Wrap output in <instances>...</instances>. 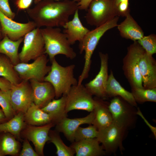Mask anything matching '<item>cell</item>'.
<instances>
[{"mask_svg": "<svg viewBox=\"0 0 156 156\" xmlns=\"http://www.w3.org/2000/svg\"><path fill=\"white\" fill-rule=\"evenodd\" d=\"M93 0H80L77 2L79 10H86L90 2Z\"/></svg>", "mask_w": 156, "mask_h": 156, "instance_id": "cell-41", "label": "cell"}, {"mask_svg": "<svg viewBox=\"0 0 156 156\" xmlns=\"http://www.w3.org/2000/svg\"><path fill=\"white\" fill-rule=\"evenodd\" d=\"M136 114L139 116H140L144 120L146 124L150 128L151 131L153 133V134L154 136L156 138V127H153L151 125L148 121L144 117V116L142 114L141 111L140 109L138 108V111L136 112Z\"/></svg>", "mask_w": 156, "mask_h": 156, "instance_id": "cell-40", "label": "cell"}, {"mask_svg": "<svg viewBox=\"0 0 156 156\" xmlns=\"http://www.w3.org/2000/svg\"><path fill=\"white\" fill-rule=\"evenodd\" d=\"M19 57L20 62L27 63L44 54V43L40 28L36 27L24 36Z\"/></svg>", "mask_w": 156, "mask_h": 156, "instance_id": "cell-8", "label": "cell"}, {"mask_svg": "<svg viewBox=\"0 0 156 156\" xmlns=\"http://www.w3.org/2000/svg\"><path fill=\"white\" fill-rule=\"evenodd\" d=\"M94 116L93 111L83 117L72 119L66 117L56 125L55 130L63 133L68 140L73 142H74V134L78 128L83 124H92Z\"/></svg>", "mask_w": 156, "mask_h": 156, "instance_id": "cell-17", "label": "cell"}, {"mask_svg": "<svg viewBox=\"0 0 156 156\" xmlns=\"http://www.w3.org/2000/svg\"><path fill=\"white\" fill-rule=\"evenodd\" d=\"M24 118L25 122L33 126H41L53 122L50 115L34 102L25 113Z\"/></svg>", "mask_w": 156, "mask_h": 156, "instance_id": "cell-25", "label": "cell"}, {"mask_svg": "<svg viewBox=\"0 0 156 156\" xmlns=\"http://www.w3.org/2000/svg\"><path fill=\"white\" fill-rule=\"evenodd\" d=\"M43 0H34V3L35 4H36L40 1ZM56 0V1H59V0ZM74 1H75L76 2H78L80 0H73Z\"/></svg>", "mask_w": 156, "mask_h": 156, "instance_id": "cell-43", "label": "cell"}, {"mask_svg": "<svg viewBox=\"0 0 156 156\" xmlns=\"http://www.w3.org/2000/svg\"><path fill=\"white\" fill-rule=\"evenodd\" d=\"M119 18L118 16H116L104 24L90 31L79 42L80 53L85 52V62L82 72L78 78V84H81L84 80L88 77L92 56L100 39L108 30L117 26Z\"/></svg>", "mask_w": 156, "mask_h": 156, "instance_id": "cell-2", "label": "cell"}, {"mask_svg": "<svg viewBox=\"0 0 156 156\" xmlns=\"http://www.w3.org/2000/svg\"><path fill=\"white\" fill-rule=\"evenodd\" d=\"M10 90L4 91L0 89V105L7 120L13 118L16 114L11 103Z\"/></svg>", "mask_w": 156, "mask_h": 156, "instance_id": "cell-32", "label": "cell"}, {"mask_svg": "<svg viewBox=\"0 0 156 156\" xmlns=\"http://www.w3.org/2000/svg\"><path fill=\"white\" fill-rule=\"evenodd\" d=\"M1 133L0 156L17 155L19 148L18 142L11 134L5 132Z\"/></svg>", "mask_w": 156, "mask_h": 156, "instance_id": "cell-28", "label": "cell"}, {"mask_svg": "<svg viewBox=\"0 0 156 156\" xmlns=\"http://www.w3.org/2000/svg\"><path fill=\"white\" fill-rule=\"evenodd\" d=\"M106 92L107 96H119L131 105L135 106L137 105L136 102L132 93L126 90L121 86L115 78L112 70L108 76Z\"/></svg>", "mask_w": 156, "mask_h": 156, "instance_id": "cell-23", "label": "cell"}, {"mask_svg": "<svg viewBox=\"0 0 156 156\" xmlns=\"http://www.w3.org/2000/svg\"><path fill=\"white\" fill-rule=\"evenodd\" d=\"M0 11L6 16L13 20L16 14L11 10L9 0H0Z\"/></svg>", "mask_w": 156, "mask_h": 156, "instance_id": "cell-35", "label": "cell"}, {"mask_svg": "<svg viewBox=\"0 0 156 156\" xmlns=\"http://www.w3.org/2000/svg\"><path fill=\"white\" fill-rule=\"evenodd\" d=\"M124 0H115V2L116 5V6L120 2Z\"/></svg>", "mask_w": 156, "mask_h": 156, "instance_id": "cell-44", "label": "cell"}, {"mask_svg": "<svg viewBox=\"0 0 156 156\" xmlns=\"http://www.w3.org/2000/svg\"><path fill=\"white\" fill-rule=\"evenodd\" d=\"M0 77L5 78L12 84L18 83L21 81L10 59L1 54H0Z\"/></svg>", "mask_w": 156, "mask_h": 156, "instance_id": "cell-29", "label": "cell"}, {"mask_svg": "<svg viewBox=\"0 0 156 156\" xmlns=\"http://www.w3.org/2000/svg\"><path fill=\"white\" fill-rule=\"evenodd\" d=\"M118 16H126L130 13L129 0H125L119 3L116 6Z\"/></svg>", "mask_w": 156, "mask_h": 156, "instance_id": "cell-37", "label": "cell"}, {"mask_svg": "<svg viewBox=\"0 0 156 156\" xmlns=\"http://www.w3.org/2000/svg\"><path fill=\"white\" fill-rule=\"evenodd\" d=\"M40 30L44 42V54L49 56L51 61L59 54L65 55L71 60L76 57V53L60 28L46 27Z\"/></svg>", "mask_w": 156, "mask_h": 156, "instance_id": "cell-3", "label": "cell"}, {"mask_svg": "<svg viewBox=\"0 0 156 156\" xmlns=\"http://www.w3.org/2000/svg\"><path fill=\"white\" fill-rule=\"evenodd\" d=\"M49 135L50 141L55 146L56 154L58 156H73L75 154V151L70 146H67L61 139L59 132L56 130H50Z\"/></svg>", "mask_w": 156, "mask_h": 156, "instance_id": "cell-30", "label": "cell"}, {"mask_svg": "<svg viewBox=\"0 0 156 156\" xmlns=\"http://www.w3.org/2000/svg\"><path fill=\"white\" fill-rule=\"evenodd\" d=\"M55 125L53 122L39 126L29 125L24 130L23 134L25 137L32 142L39 156H44V145L50 140L49 131Z\"/></svg>", "mask_w": 156, "mask_h": 156, "instance_id": "cell-14", "label": "cell"}, {"mask_svg": "<svg viewBox=\"0 0 156 156\" xmlns=\"http://www.w3.org/2000/svg\"><path fill=\"white\" fill-rule=\"evenodd\" d=\"M145 52L137 41H134L127 48V54L123 59L122 68L131 88H144L139 64Z\"/></svg>", "mask_w": 156, "mask_h": 156, "instance_id": "cell-5", "label": "cell"}, {"mask_svg": "<svg viewBox=\"0 0 156 156\" xmlns=\"http://www.w3.org/2000/svg\"><path fill=\"white\" fill-rule=\"evenodd\" d=\"M7 121L4 113L2 109H0V123Z\"/></svg>", "mask_w": 156, "mask_h": 156, "instance_id": "cell-42", "label": "cell"}, {"mask_svg": "<svg viewBox=\"0 0 156 156\" xmlns=\"http://www.w3.org/2000/svg\"><path fill=\"white\" fill-rule=\"evenodd\" d=\"M108 107L113 121L122 124L127 127L129 125L131 113L120 98L114 97Z\"/></svg>", "mask_w": 156, "mask_h": 156, "instance_id": "cell-21", "label": "cell"}, {"mask_svg": "<svg viewBox=\"0 0 156 156\" xmlns=\"http://www.w3.org/2000/svg\"><path fill=\"white\" fill-rule=\"evenodd\" d=\"M94 99V106L93 111L94 116L92 125L99 131L110 125L113 119L108 107L105 103L98 99Z\"/></svg>", "mask_w": 156, "mask_h": 156, "instance_id": "cell-22", "label": "cell"}, {"mask_svg": "<svg viewBox=\"0 0 156 156\" xmlns=\"http://www.w3.org/2000/svg\"><path fill=\"white\" fill-rule=\"evenodd\" d=\"M126 128L123 124L113 121L109 126L99 131L96 138L105 152H113L121 146Z\"/></svg>", "mask_w": 156, "mask_h": 156, "instance_id": "cell-11", "label": "cell"}, {"mask_svg": "<svg viewBox=\"0 0 156 156\" xmlns=\"http://www.w3.org/2000/svg\"><path fill=\"white\" fill-rule=\"evenodd\" d=\"M3 38V36L1 32V27L0 22V40H1Z\"/></svg>", "mask_w": 156, "mask_h": 156, "instance_id": "cell-45", "label": "cell"}, {"mask_svg": "<svg viewBox=\"0 0 156 156\" xmlns=\"http://www.w3.org/2000/svg\"><path fill=\"white\" fill-rule=\"evenodd\" d=\"M77 10V2L73 0H43L26 12L36 27L40 28L63 27Z\"/></svg>", "mask_w": 156, "mask_h": 156, "instance_id": "cell-1", "label": "cell"}, {"mask_svg": "<svg viewBox=\"0 0 156 156\" xmlns=\"http://www.w3.org/2000/svg\"><path fill=\"white\" fill-rule=\"evenodd\" d=\"M27 138L24 140L22 149L19 154L20 156H38V154L33 148Z\"/></svg>", "mask_w": 156, "mask_h": 156, "instance_id": "cell-36", "label": "cell"}, {"mask_svg": "<svg viewBox=\"0 0 156 156\" xmlns=\"http://www.w3.org/2000/svg\"><path fill=\"white\" fill-rule=\"evenodd\" d=\"M33 0H16L15 4L20 10H27L31 5Z\"/></svg>", "mask_w": 156, "mask_h": 156, "instance_id": "cell-38", "label": "cell"}, {"mask_svg": "<svg viewBox=\"0 0 156 156\" xmlns=\"http://www.w3.org/2000/svg\"><path fill=\"white\" fill-rule=\"evenodd\" d=\"M12 84L5 78L0 77V89L4 91L10 90Z\"/></svg>", "mask_w": 156, "mask_h": 156, "instance_id": "cell-39", "label": "cell"}, {"mask_svg": "<svg viewBox=\"0 0 156 156\" xmlns=\"http://www.w3.org/2000/svg\"><path fill=\"white\" fill-rule=\"evenodd\" d=\"M101 61L100 69L95 77L85 86L92 95L104 98L107 96L106 88L108 79V55L99 52Z\"/></svg>", "mask_w": 156, "mask_h": 156, "instance_id": "cell-12", "label": "cell"}, {"mask_svg": "<svg viewBox=\"0 0 156 156\" xmlns=\"http://www.w3.org/2000/svg\"><path fill=\"white\" fill-rule=\"evenodd\" d=\"M0 22L3 37L6 36L14 41L23 37L27 33L36 27L33 21L25 23L17 22L6 16L0 11Z\"/></svg>", "mask_w": 156, "mask_h": 156, "instance_id": "cell-13", "label": "cell"}, {"mask_svg": "<svg viewBox=\"0 0 156 156\" xmlns=\"http://www.w3.org/2000/svg\"><path fill=\"white\" fill-rule=\"evenodd\" d=\"M86 10L87 23L96 27L118 16L115 0H93Z\"/></svg>", "mask_w": 156, "mask_h": 156, "instance_id": "cell-6", "label": "cell"}, {"mask_svg": "<svg viewBox=\"0 0 156 156\" xmlns=\"http://www.w3.org/2000/svg\"><path fill=\"white\" fill-rule=\"evenodd\" d=\"M117 27L121 36L126 39L137 41L144 36V33L130 13L126 16L125 19Z\"/></svg>", "mask_w": 156, "mask_h": 156, "instance_id": "cell-20", "label": "cell"}, {"mask_svg": "<svg viewBox=\"0 0 156 156\" xmlns=\"http://www.w3.org/2000/svg\"><path fill=\"white\" fill-rule=\"evenodd\" d=\"M66 109L67 113L74 110L89 112L93 110L94 99L82 83L72 86L66 95Z\"/></svg>", "mask_w": 156, "mask_h": 156, "instance_id": "cell-9", "label": "cell"}, {"mask_svg": "<svg viewBox=\"0 0 156 156\" xmlns=\"http://www.w3.org/2000/svg\"><path fill=\"white\" fill-rule=\"evenodd\" d=\"M51 69L44 78V81L50 83L55 92L56 99L66 95L71 87L78 84L74 75L75 65L64 67L60 65L55 58L51 61Z\"/></svg>", "mask_w": 156, "mask_h": 156, "instance_id": "cell-4", "label": "cell"}, {"mask_svg": "<svg viewBox=\"0 0 156 156\" xmlns=\"http://www.w3.org/2000/svg\"><path fill=\"white\" fill-rule=\"evenodd\" d=\"M23 39L22 37L17 40H13L4 36L0 40V54L6 56L14 66L20 62L18 50Z\"/></svg>", "mask_w": 156, "mask_h": 156, "instance_id": "cell-26", "label": "cell"}, {"mask_svg": "<svg viewBox=\"0 0 156 156\" xmlns=\"http://www.w3.org/2000/svg\"><path fill=\"white\" fill-rule=\"evenodd\" d=\"M48 61L47 55L43 54L31 63L20 62L14 68L21 81L42 82L51 69V66L47 65Z\"/></svg>", "mask_w": 156, "mask_h": 156, "instance_id": "cell-7", "label": "cell"}, {"mask_svg": "<svg viewBox=\"0 0 156 156\" xmlns=\"http://www.w3.org/2000/svg\"><path fill=\"white\" fill-rule=\"evenodd\" d=\"M79 10L75 12L73 19L68 21L63 27V32L70 45L77 41H81L90 31L82 25L79 18Z\"/></svg>", "mask_w": 156, "mask_h": 156, "instance_id": "cell-18", "label": "cell"}, {"mask_svg": "<svg viewBox=\"0 0 156 156\" xmlns=\"http://www.w3.org/2000/svg\"><path fill=\"white\" fill-rule=\"evenodd\" d=\"M139 66L144 88H156V62L153 55L145 52L140 59Z\"/></svg>", "mask_w": 156, "mask_h": 156, "instance_id": "cell-15", "label": "cell"}, {"mask_svg": "<svg viewBox=\"0 0 156 156\" xmlns=\"http://www.w3.org/2000/svg\"><path fill=\"white\" fill-rule=\"evenodd\" d=\"M25 113H16L13 117L5 122L0 123V133H7L18 137L25 125Z\"/></svg>", "mask_w": 156, "mask_h": 156, "instance_id": "cell-27", "label": "cell"}, {"mask_svg": "<svg viewBox=\"0 0 156 156\" xmlns=\"http://www.w3.org/2000/svg\"><path fill=\"white\" fill-rule=\"evenodd\" d=\"M148 54L153 55L156 53V35L151 34L144 36L137 41Z\"/></svg>", "mask_w": 156, "mask_h": 156, "instance_id": "cell-34", "label": "cell"}, {"mask_svg": "<svg viewBox=\"0 0 156 156\" xmlns=\"http://www.w3.org/2000/svg\"><path fill=\"white\" fill-rule=\"evenodd\" d=\"M131 91L136 102H156V88L150 89L132 88Z\"/></svg>", "mask_w": 156, "mask_h": 156, "instance_id": "cell-31", "label": "cell"}, {"mask_svg": "<svg viewBox=\"0 0 156 156\" xmlns=\"http://www.w3.org/2000/svg\"><path fill=\"white\" fill-rule=\"evenodd\" d=\"M99 131L93 125L86 127H79L76 130L74 136L75 142H78L87 139L96 138Z\"/></svg>", "mask_w": 156, "mask_h": 156, "instance_id": "cell-33", "label": "cell"}, {"mask_svg": "<svg viewBox=\"0 0 156 156\" xmlns=\"http://www.w3.org/2000/svg\"><path fill=\"white\" fill-rule=\"evenodd\" d=\"M70 147L75 151L76 156H100L105 153L96 138L74 141Z\"/></svg>", "mask_w": 156, "mask_h": 156, "instance_id": "cell-19", "label": "cell"}, {"mask_svg": "<svg viewBox=\"0 0 156 156\" xmlns=\"http://www.w3.org/2000/svg\"><path fill=\"white\" fill-rule=\"evenodd\" d=\"M29 81L32 90L33 102L39 108L44 107L55 97L54 89L49 82L34 80Z\"/></svg>", "mask_w": 156, "mask_h": 156, "instance_id": "cell-16", "label": "cell"}, {"mask_svg": "<svg viewBox=\"0 0 156 156\" xmlns=\"http://www.w3.org/2000/svg\"><path fill=\"white\" fill-rule=\"evenodd\" d=\"M66 101V95H62L59 99H53L41 108L50 115L55 125L67 116Z\"/></svg>", "mask_w": 156, "mask_h": 156, "instance_id": "cell-24", "label": "cell"}, {"mask_svg": "<svg viewBox=\"0 0 156 156\" xmlns=\"http://www.w3.org/2000/svg\"><path fill=\"white\" fill-rule=\"evenodd\" d=\"M11 103L15 113H25L33 103L32 88L28 81L12 84L10 90Z\"/></svg>", "mask_w": 156, "mask_h": 156, "instance_id": "cell-10", "label": "cell"}]
</instances>
